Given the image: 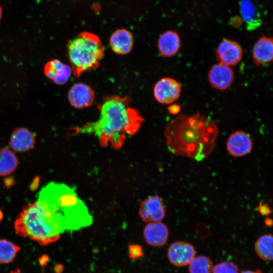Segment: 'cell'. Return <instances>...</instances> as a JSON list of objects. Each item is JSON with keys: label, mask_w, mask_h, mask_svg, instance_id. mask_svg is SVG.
Instances as JSON below:
<instances>
[{"label": "cell", "mask_w": 273, "mask_h": 273, "mask_svg": "<svg viewBox=\"0 0 273 273\" xmlns=\"http://www.w3.org/2000/svg\"><path fill=\"white\" fill-rule=\"evenodd\" d=\"M92 221L75 188L51 182L41 189L36 201L23 207L14 229L18 236L46 246L58 240L65 232L85 227Z\"/></svg>", "instance_id": "6da1fadb"}, {"label": "cell", "mask_w": 273, "mask_h": 273, "mask_svg": "<svg viewBox=\"0 0 273 273\" xmlns=\"http://www.w3.org/2000/svg\"><path fill=\"white\" fill-rule=\"evenodd\" d=\"M127 96L109 95L98 104V118L75 128L77 133L93 134L102 146L122 147L127 136L135 134L144 118L136 109L130 106Z\"/></svg>", "instance_id": "7a4b0ae2"}, {"label": "cell", "mask_w": 273, "mask_h": 273, "mask_svg": "<svg viewBox=\"0 0 273 273\" xmlns=\"http://www.w3.org/2000/svg\"><path fill=\"white\" fill-rule=\"evenodd\" d=\"M219 130L215 121L200 112L181 114L171 120L164 130L168 150L177 156L200 161L214 149Z\"/></svg>", "instance_id": "3957f363"}, {"label": "cell", "mask_w": 273, "mask_h": 273, "mask_svg": "<svg viewBox=\"0 0 273 273\" xmlns=\"http://www.w3.org/2000/svg\"><path fill=\"white\" fill-rule=\"evenodd\" d=\"M67 52L72 74L78 78L99 67L105 47L96 34L84 31L68 41Z\"/></svg>", "instance_id": "277c9868"}, {"label": "cell", "mask_w": 273, "mask_h": 273, "mask_svg": "<svg viewBox=\"0 0 273 273\" xmlns=\"http://www.w3.org/2000/svg\"><path fill=\"white\" fill-rule=\"evenodd\" d=\"M181 93V86L174 79L163 77L154 85L153 95L160 104H170L176 101Z\"/></svg>", "instance_id": "5b68a950"}, {"label": "cell", "mask_w": 273, "mask_h": 273, "mask_svg": "<svg viewBox=\"0 0 273 273\" xmlns=\"http://www.w3.org/2000/svg\"><path fill=\"white\" fill-rule=\"evenodd\" d=\"M139 214L146 222L161 221L166 214L163 200L157 195L149 196L140 203Z\"/></svg>", "instance_id": "8992f818"}, {"label": "cell", "mask_w": 273, "mask_h": 273, "mask_svg": "<svg viewBox=\"0 0 273 273\" xmlns=\"http://www.w3.org/2000/svg\"><path fill=\"white\" fill-rule=\"evenodd\" d=\"M67 98L72 107L81 109L89 107L93 104L95 94L89 85L83 82H77L69 88Z\"/></svg>", "instance_id": "52a82bcc"}, {"label": "cell", "mask_w": 273, "mask_h": 273, "mask_svg": "<svg viewBox=\"0 0 273 273\" xmlns=\"http://www.w3.org/2000/svg\"><path fill=\"white\" fill-rule=\"evenodd\" d=\"M195 255L196 251L194 246L184 241L173 242L167 250V258L169 262L178 267L188 265Z\"/></svg>", "instance_id": "ba28073f"}, {"label": "cell", "mask_w": 273, "mask_h": 273, "mask_svg": "<svg viewBox=\"0 0 273 273\" xmlns=\"http://www.w3.org/2000/svg\"><path fill=\"white\" fill-rule=\"evenodd\" d=\"M243 50L236 41L223 39L218 45L215 55L219 63L229 66H235L241 60Z\"/></svg>", "instance_id": "9c48e42d"}, {"label": "cell", "mask_w": 273, "mask_h": 273, "mask_svg": "<svg viewBox=\"0 0 273 273\" xmlns=\"http://www.w3.org/2000/svg\"><path fill=\"white\" fill-rule=\"evenodd\" d=\"M210 85L220 90H225L232 84L234 72L230 66L219 63L212 66L208 73Z\"/></svg>", "instance_id": "30bf717a"}, {"label": "cell", "mask_w": 273, "mask_h": 273, "mask_svg": "<svg viewBox=\"0 0 273 273\" xmlns=\"http://www.w3.org/2000/svg\"><path fill=\"white\" fill-rule=\"evenodd\" d=\"M253 143L249 135L242 130H237L230 134L226 141V149L234 157H242L249 154Z\"/></svg>", "instance_id": "8fae6325"}, {"label": "cell", "mask_w": 273, "mask_h": 273, "mask_svg": "<svg viewBox=\"0 0 273 273\" xmlns=\"http://www.w3.org/2000/svg\"><path fill=\"white\" fill-rule=\"evenodd\" d=\"M36 142L34 134L24 127H17L11 133L9 145L14 151L24 153L33 148Z\"/></svg>", "instance_id": "7c38bea8"}, {"label": "cell", "mask_w": 273, "mask_h": 273, "mask_svg": "<svg viewBox=\"0 0 273 273\" xmlns=\"http://www.w3.org/2000/svg\"><path fill=\"white\" fill-rule=\"evenodd\" d=\"M169 230L161 221L147 223L143 231L146 242L150 246L160 247L167 242L169 238Z\"/></svg>", "instance_id": "4fadbf2b"}, {"label": "cell", "mask_w": 273, "mask_h": 273, "mask_svg": "<svg viewBox=\"0 0 273 273\" xmlns=\"http://www.w3.org/2000/svg\"><path fill=\"white\" fill-rule=\"evenodd\" d=\"M44 73L53 82L62 85L68 82L72 74V70L71 66L55 59L46 64Z\"/></svg>", "instance_id": "5bb4252c"}, {"label": "cell", "mask_w": 273, "mask_h": 273, "mask_svg": "<svg viewBox=\"0 0 273 273\" xmlns=\"http://www.w3.org/2000/svg\"><path fill=\"white\" fill-rule=\"evenodd\" d=\"M134 39L129 30L120 28L114 31L110 36L109 44L112 51L120 55L129 54L132 50Z\"/></svg>", "instance_id": "9a60e30c"}, {"label": "cell", "mask_w": 273, "mask_h": 273, "mask_svg": "<svg viewBox=\"0 0 273 273\" xmlns=\"http://www.w3.org/2000/svg\"><path fill=\"white\" fill-rule=\"evenodd\" d=\"M256 67L271 62L273 59V41L271 37L262 36L254 44L251 51Z\"/></svg>", "instance_id": "2e32d148"}, {"label": "cell", "mask_w": 273, "mask_h": 273, "mask_svg": "<svg viewBox=\"0 0 273 273\" xmlns=\"http://www.w3.org/2000/svg\"><path fill=\"white\" fill-rule=\"evenodd\" d=\"M180 44V38L178 33L171 30L161 34L157 43L159 51L164 57H170L176 54Z\"/></svg>", "instance_id": "e0dca14e"}, {"label": "cell", "mask_w": 273, "mask_h": 273, "mask_svg": "<svg viewBox=\"0 0 273 273\" xmlns=\"http://www.w3.org/2000/svg\"><path fill=\"white\" fill-rule=\"evenodd\" d=\"M240 9L242 19L248 30L255 29L261 25V20L257 8L251 0H241Z\"/></svg>", "instance_id": "ac0fdd59"}, {"label": "cell", "mask_w": 273, "mask_h": 273, "mask_svg": "<svg viewBox=\"0 0 273 273\" xmlns=\"http://www.w3.org/2000/svg\"><path fill=\"white\" fill-rule=\"evenodd\" d=\"M18 165V158L11 150L6 148L0 149V176L12 174Z\"/></svg>", "instance_id": "d6986e66"}, {"label": "cell", "mask_w": 273, "mask_h": 273, "mask_svg": "<svg viewBox=\"0 0 273 273\" xmlns=\"http://www.w3.org/2000/svg\"><path fill=\"white\" fill-rule=\"evenodd\" d=\"M273 239L270 234L260 236L255 242L254 248L257 255L264 261H271L273 258Z\"/></svg>", "instance_id": "ffe728a7"}, {"label": "cell", "mask_w": 273, "mask_h": 273, "mask_svg": "<svg viewBox=\"0 0 273 273\" xmlns=\"http://www.w3.org/2000/svg\"><path fill=\"white\" fill-rule=\"evenodd\" d=\"M188 265L189 273H212L213 266L211 259L204 255L195 256Z\"/></svg>", "instance_id": "44dd1931"}, {"label": "cell", "mask_w": 273, "mask_h": 273, "mask_svg": "<svg viewBox=\"0 0 273 273\" xmlns=\"http://www.w3.org/2000/svg\"><path fill=\"white\" fill-rule=\"evenodd\" d=\"M19 246L6 239H0V263H9L13 261Z\"/></svg>", "instance_id": "7402d4cb"}, {"label": "cell", "mask_w": 273, "mask_h": 273, "mask_svg": "<svg viewBox=\"0 0 273 273\" xmlns=\"http://www.w3.org/2000/svg\"><path fill=\"white\" fill-rule=\"evenodd\" d=\"M212 273H239V268L234 262L224 261L213 265Z\"/></svg>", "instance_id": "603a6c76"}, {"label": "cell", "mask_w": 273, "mask_h": 273, "mask_svg": "<svg viewBox=\"0 0 273 273\" xmlns=\"http://www.w3.org/2000/svg\"><path fill=\"white\" fill-rule=\"evenodd\" d=\"M128 252L129 257L132 259L139 258L144 255L143 249L139 244L130 245L128 246Z\"/></svg>", "instance_id": "cb8c5ba5"}, {"label": "cell", "mask_w": 273, "mask_h": 273, "mask_svg": "<svg viewBox=\"0 0 273 273\" xmlns=\"http://www.w3.org/2000/svg\"><path fill=\"white\" fill-rule=\"evenodd\" d=\"M257 211L262 216L267 217L272 212L268 203H263L261 201L259 202L257 207Z\"/></svg>", "instance_id": "d4e9b609"}, {"label": "cell", "mask_w": 273, "mask_h": 273, "mask_svg": "<svg viewBox=\"0 0 273 273\" xmlns=\"http://www.w3.org/2000/svg\"><path fill=\"white\" fill-rule=\"evenodd\" d=\"M40 179V177L39 176H36L34 177L29 186V189L31 191H35L38 189L39 185Z\"/></svg>", "instance_id": "484cf974"}, {"label": "cell", "mask_w": 273, "mask_h": 273, "mask_svg": "<svg viewBox=\"0 0 273 273\" xmlns=\"http://www.w3.org/2000/svg\"><path fill=\"white\" fill-rule=\"evenodd\" d=\"M168 110L169 112L172 114H177L180 111V107L179 105L173 104H171L168 108Z\"/></svg>", "instance_id": "4316f807"}, {"label": "cell", "mask_w": 273, "mask_h": 273, "mask_svg": "<svg viewBox=\"0 0 273 273\" xmlns=\"http://www.w3.org/2000/svg\"><path fill=\"white\" fill-rule=\"evenodd\" d=\"M14 179L12 177H7L4 180V185L5 187L9 188L14 185Z\"/></svg>", "instance_id": "83f0119b"}, {"label": "cell", "mask_w": 273, "mask_h": 273, "mask_svg": "<svg viewBox=\"0 0 273 273\" xmlns=\"http://www.w3.org/2000/svg\"><path fill=\"white\" fill-rule=\"evenodd\" d=\"M265 224L267 226H271L272 225V220L268 217H266L264 221Z\"/></svg>", "instance_id": "f1b7e54d"}, {"label": "cell", "mask_w": 273, "mask_h": 273, "mask_svg": "<svg viewBox=\"0 0 273 273\" xmlns=\"http://www.w3.org/2000/svg\"><path fill=\"white\" fill-rule=\"evenodd\" d=\"M241 273H262L260 269H255L254 270H247L241 272Z\"/></svg>", "instance_id": "f546056e"}, {"label": "cell", "mask_w": 273, "mask_h": 273, "mask_svg": "<svg viewBox=\"0 0 273 273\" xmlns=\"http://www.w3.org/2000/svg\"><path fill=\"white\" fill-rule=\"evenodd\" d=\"M4 218V214L2 211L0 209V222L2 221Z\"/></svg>", "instance_id": "4dcf8cb0"}, {"label": "cell", "mask_w": 273, "mask_h": 273, "mask_svg": "<svg viewBox=\"0 0 273 273\" xmlns=\"http://www.w3.org/2000/svg\"><path fill=\"white\" fill-rule=\"evenodd\" d=\"M11 273H21L19 268H17L15 270L12 271Z\"/></svg>", "instance_id": "1f68e13d"}, {"label": "cell", "mask_w": 273, "mask_h": 273, "mask_svg": "<svg viewBox=\"0 0 273 273\" xmlns=\"http://www.w3.org/2000/svg\"><path fill=\"white\" fill-rule=\"evenodd\" d=\"M2 9L0 6V20L2 18Z\"/></svg>", "instance_id": "d6a6232c"}]
</instances>
